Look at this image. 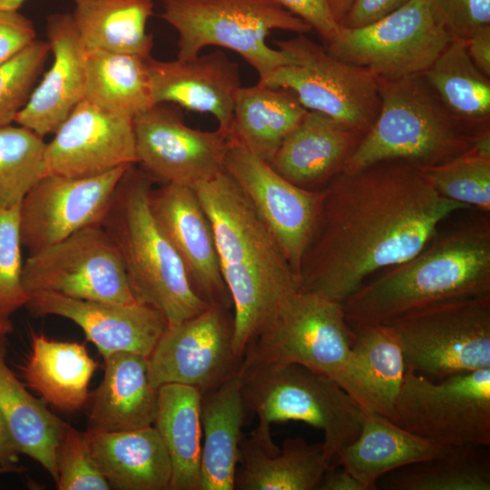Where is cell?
<instances>
[{"instance_id":"6da1fadb","label":"cell","mask_w":490,"mask_h":490,"mask_svg":"<svg viewBox=\"0 0 490 490\" xmlns=\"http://www.w3.org/2000/svg\"><path fill=\"white\" fill-rule=\"evenodd\" d=\"M300 290L343 303L366 279L421 251L453 215L471 209L439 195L405 161L340 172L323 189Z\"/></svg>"},{"instance_id":"7a4b0ae2","label":"cell","mask_w":490,"mask_h":490,"mask_svg":"<svg viewBox=\"0 0 490 490\" xmlns=\"http://www.w3.org/2000/svg\"><path fill=\"white\" fill-rule=\"evenodd\" d=\"M211 223L219 264L234 309L233 349L245 350L299 280L277 240L224 171L193 188Z\"/></svg>"},{"instance_id":"3957f363","label":"cell","mask_w":490,"mask_h":490,"mask_svg":"<svg viewBox=\"0 0 490 490\" xmlns=\"http://www.w3.org/2000/svg\"><path fill=\"white\" fill-rule=\"evenodd\" d=\"M443 224L421 251L343 302L351 325L382 324L435 304L490 294L489 212L476 210Z\"/></svg>"},{"instance_id":"277c9868","label":"cell","mask_w":490,"mask_h":490,"mask_svg":"<svg viewBox=\"0 0 490 490\" xmlns=\"http://www.w3.org/2000/svg\"><path fill=\"white\" fill-rule=\"evenodd\" d=\"M343 303L299 290L286 299L248 345L241 369L299 363L337 382L363 410L378 413L368 369L354 352Z\"/></svg>"},{"instance_id":"5b68a950","label":"cell","mask_w":490,"mask_h":490,"mask_svg":"<svg viewBox=\"0 0 490 490\" xmlns=\"http://www.w3.org/2000/svg\"><path fill=\"white\" fill-rule=\"evenodd\" d=\"M152 179L135 164L128 167L102 226L119 250L135 300L156 309L172 325L211 304L194 290L180 256L153 218Z\"/></svg>"},{"instance_id":"8992f818","label":"cell","mask_w":490,"mask_h":490,"mask_svg":"<svg viewBox=\"0 0 490 490\" xmlns=\"http://www.w3.org/2000/svg\"><path fill=\"white\" fill-rule=\"evenodd\" d=\"M377 116L347 160L342 172L354 173L387 161L434 166L472 147L475 132L450 113L422 74L377 77Z\"/></svg>"},{"instance_id":"52a82bcc","label":"cell","mask_w":490,"mask_h":490,"mask_svg":"<svg viewBox=\"0 0 490 490\" xmlns=\"http://www.w3.org/2000/svg\"><path fill=\"white\" fill-rule=\"evenodd\" d=\"M246 409L258 417L251 436L266 449L272 423L301 421L323 432L328 466L362 426L363 409L337 382L299 363H271L240 369Z\"/></svg>"},{"instance_id":"ba28073f","label":"cell","mask_w":490,"mask_h":490,"mask_svg":"<svg viewBox=\"0 0 490 490\" xmlns=\"http://www.w3.org/2000/svg\"><path fill=\"white\" fill-rule=\"evenodd\" d=\"M163 5L162 18L179 35L177 59H191L208 45L224 47L250 64L259 82L293 63L289 54L267 44L272 30L298 34L312 30L274 0H170Z\"/></svg>"},{"instance_id":"9c48e42d","label":"cell","mask_w":490,"mask_h":490,"mask_svg":"<svg viewBox=\"0 0 490 490\" xmlns=\"http://www.w3.org/2000/svg\"><path fill=\"white\" fill-rule=\"evenodd\" d=\"M387 324L406 369L434 380L490 368V294L435 304Z\"/></svg>"},{"instance_id":"30bf717a","label":"cell","mask_w":490,"mask_h":490,"mask_svg":"<svg viewBox=\"0 0 490 490\" xmlns=\"http://www.w3.org/2000/svg\"><path fill=\"white\" fill-rule=\"evenodd\" d=\"M446 446H490V368L434 380L406 369L388 417Z\"/></svg>"},{"instance_id":"8fae6325","label":"cell","mask_w":490,"mask_h":490,"mask_svg":"<svg viewBox=\"0 0 490 490\" xmlns=\"http://www.w3.org/2000/svg\"><path fill=\"white\" fill-rule=\"evenodd\" d=\"M275 44L293 63L259 83L290 91L308 111L323 113L363 135L368 131L380 107L377 76L372 71L333 56L304 34Z\"/></svg>"},{"instance_id":"7c38bea8","label":"cell","mask_w":490,"mask_h":490,"mask_svg":"<svg viewBox=\"0 0 490 490\" xmlns=\"http://www.w3.org/2000/svg\"><path fill=\"white\" fill-rule=\"evenodd\" d=\"M452 40L426 0H407L367 25H340L326 49L377 77L400 78L423 74Z\"/></svg>"},{"instance_id":"4fadbf2b","label":"cell","mask_w":490,"mask_h":490,"mask_svg":"<svg viewBox=\"0 0 490 490\" xmlns=\"http://www.w3.org/2000/svg\"><path fill=\"white\" fill-rule=\"evenodd\" d=\"M22 283L27 294L50 291L116 304L137 302L117 247L102 224L85 227L29 254Z\"/></svg>"},{"instance_id":"5bb4252c","label":"cell","mask_w":490,"mask_h":490,"mask_svg":"<svg viewBox=\"0 0 490 490\" xmlns=\"http://www.w3.org/2000/svg\"><path fill=\"white\" fill-rule=\"evenodd\" d=\"M211 304L201 313L167 325L147 358L151 385L181 384L210 392L241 368L233 349V317Z\"/></svg>"},{"instance_id":"9a60e30c","label":"cell","mask_w":490,"mask_h":490,"mask_svg":"<svg viewBox=\"0 0 490 490\" xmlns=\"http://www.w3.org/2000/svg\"><path fill=\"white\" fill-rule=\"evenodd\" d=\"M225 172L271 231L299 280L301 263L314 232L323 190H308L291 183L230 135Z\"/></svg>"},{"instance_id":"2e32d148","label":"cell","mask_w":490,"mask_h":490,"mask_svg":"<svg viewBox=\"0 0 490 490\" xmlns=\"http://www.w3.org/2000/svg\"><path fill=\"white\" fill-rule=\"evenodd\" d=\"M132 124L137 163L152 178L193 189L225 171L229 132L192 129L178 107L157 103Z\"/></svg>"},{"instance_id":"e0dca14e","label":"cell","mask_w":490,"mask_h":490,"mask_svg":"<svg viewBox=\"0 0 490 490\" xmlns=\"http://www.w3.org/2000/svg\"><path fill=\"white\" fill-rule=\"evenodd\" d=\"M130 166L90 177L43 176L20 205L22 246L33 254L85 227L102 224L116 186Z\"/></svg>"},{"instance_id":"ac0fdd59","label":"cell","mask_w":490,"mask_h":490,"mask_svg":"<svg viewBox=\"0 0 490 490\" xmlns=\"http://www.w3.org/2000/svg\"><path fill=\"white\" fill-rule=\"evenodd\" d=\"M44 152V175L82 178L136 164L132 119L83 99L54 132Z\"/></svg>"},{"instance_id":"d6986e66","label":"cell","mask_w":490,"mask_h":490,"mask_svg":"<svg viewBox=\"0 0 490 490\" xmlns=\"http://www.w3.org/2000/svg\"><path fill=\"white\" fill-rule=\"evenodd\" d=\"M150 208L180 256L196 293L227 309L231 298L223 280L211 223L192 188L165 183L150 192Z\"/></svg>"},{"instance_id":"ffe728a7","label":"cell","mask_w":490,"mask_h":490,"mask_svg":"<svg viewBox=\"0 0 490 490\" xmlns=\"http://www.w3.org/2000/svg\"><path fill=\"white\" fill-rule=\"evenodd\" d=\"M28 295L25 307L33 315H55L72 320L103 358L119 351L148 358L168 325L160 312L139 302L86 300L50 291Z\"/></svg>"},{"instance_id":"44dd1931","label":"cell","mask_w":490,"mask_h":490,"mask_svg":"<svg viewBox=\"0 0 490 490\" xmlns=\"http://www.w3.org/2000/svg\"><path fill=\"white\" fill-rule=\"evenodd\" d=\"M153 101L211 113L230 133L240 86L239 65L221 51L188 60H147Z\"/></svg>"},{"instance_id":"7402d4cb","label":"cell","mask_w":490,"mask_h":490,"mask_svg":"<svg viewBox=\"0 0 490 490\" xmlns=\"http://www.w3.org/2000/svg\"><path fill=\"white\" fill-rule=\"evenodd\" d=\"M46 36L53 62L15 121L41 137L58 129L85 90L86 47L71 15L48 16Z\"/></svg>"},{"instance_id":"603a6c76","label":"cell","mask_w":490,"mask_h":490,"mask_svg":"<svg viewBox=\"0 0 490 490\" xmlns=\"http://www.w3.org/2000/svg\"><path fill=\"white\" fill-rule=\"evenodd\" d=\"M362 137L323 113L308 111L269 164L291 183L313 190L342 172Z\"/></svg>"},{"instance_id":"cb8c5ba5","label":"cell","mask_w":490,"mask_h":490,"mask_svg":"<svg viewBox=\"0 0 490 490\" xmlns=\"http://www.w3.org/2000/svg\"><path fill=\"white\" fill-rule=\"evenodd\" d=\"M84 436L94 464L111 488L170 490L171 461L153 426L114 432L87 429Z\"/></svg>"},{"instance_id":"d4e9b609","label":"cell","mask_w":490,"mask_h":490,"mask_svg":"<svg viewBox=\"0 0 490 490\" xmlns=\"http://www.w3.org/2000/svg\"><path fill=\"white\" fill-rule=\"evenodd\" d=\"M103 359V377L93 397L87 429L114 432L152 426L158 388L149 381L147 358L119 351Z\"/></svg>"},{"instance_id":"484cf974","label":"cell","mask_w":490,"mask_h":490,"mask_svg":"<svg viewBox=\"0 0 490 490\" xmlns=\"http://www.w3.org/2000/svg\"><path fill=\"white\" fill-rule=\"evenodd\" d=\"M455 446L433 442L415 435L387 417L363 410L358 436L338 454L333 466H342L367 490L399 467L447 454Z\"/></svg>"},{"instance_id":"4316f807","label":"cell","mask_w":490,"mask_h":490,"mask_svg":"<svg viewBox=\"0 0 490 490\" xmlns=\"http://www.w3.org/2000/svg\"><path fill=\"white\" fill-rule=\"evenodd\" d=\"M246 415L240 370L202 394L200 490H233Z\"/></svg>"},{"instance_id":"83f0119b","label":"cell","mask_w":490,"mask_h":490,"mask_svg":"<svg viewBox=\"0 0 490 490\" xmlns=\"http://www.w3.org/2000/svg\"><path fill=\"white\" fill-rule=\"evenodd\" d=\"M96 368L83 344L32 332L31 351L21 371L25 386L44 402L74 411L88 401V386Z\"/></svg>"},{"instance_id":"f1b7e54d","label":"cell","mask_w":490,"mask_h":490,"mask_svg":"<svg viewBox=\"0 0 490 490\" xmlns=\"http://www.w3.org/2000/svg\"><path fill=\"white\" fill-rule=\"evenodd\" d=\"M240 468L235 488L240 490L318 489L328 466L322 443L303 437L287 438L281 448L270 451L251 435L240 443Z\"/></svg>"},{"instance_id":"f546056e","label":"cell","mask_w":490,"mask_h":490,"mask_svg":"<svg viewBox=\"0 0 490 490\" xmlns=\"http://www.w3.org/2000/svg\"><path fill=\"white\" fill-rule=\"evenodd\" d=\"M5 356V336H0V414L17 451L37 461L56 483V449L67 424L26 390Z\"/></svg>"},{"instance_id":"4dcf8cb0","label":"cell","mask_w":490,"mask_h":490,"mask_svg":"<svg viewBox=\"0 0 490 490\" xmlns=\"http://www.w3.org/2000/svg\"><path fill=\"white\" fill-rule=\"evenodd\" d=\"M201 396L197 387L181 384L158 387L153 426L171 461L170 490H200Z\"/></svg>"},{"instance_id":"1f68e13d","label":"cell","mask_w":490,"mask_h":490,"mask_svg":"<svg viewBox=\"0 0 490 490\" xmlns=\"http://www.w3.org/2000/svg\"><path fill=\"white\" fill-rule=\"evenodd\" d=\"M307 112L290 91L258 82L240 88L229 135L269 163Z\"/></svg>"},{"instance_id":"d6a6232c","label":"cell","mask_w":490,"mask_h":490,"mask_svg":"<svg viewBox=\"0 0 490 490\" xmlns=\"http://www.w3.org/2000/svg\"><path fill=\"white\" fill-rule=\"evenodd\" d=\"M74 24L86 49L150 56L146 25L152 0H70Z\"/></svg>"},{"instance_id":"836d02e7","label":"cell","mask_w":490,"mask_h":490,"mask_svg":"<svg viewBox=\"0 0 490 490\" xmlns=\"http://www.w3.org/2000/svg\"><path fill=\"white\" fill-rule=\"evenodd\" d=\"M150 56L86 49L83 99L132 119L144 113L155 105L147 64Z\"/></svg>"},{"instance_id":"e575fe53","label":"cell","mask_w":490,"mask_h":490,"mask_svg":"<svg viewBox=\"0 0 490 490\" xmlns=\"http://www.w3.org/2000/svg\"><path fill=\"white\" fill-rule=\"evenodd\" d=\"M444 106L474 132L489 127L490 79L474 64L463 39H453L422 74Z\"/></svg>"},{"instance_id":"d590c367","label":"cell","mask_w":490,"mask_h":490,"mask_svg":"<svg viewBox=\"0 0 490 490\" xmlns=\"http://www.w3.org/2000/svg\"><path fill=\"white\" fill-rule=\"evenodd\" d=\"M376 486L386 490H489V446H455L444 456L384 475Z\"/></svg>"},{"instance_id":"8d00e7d4","label":"cell","mask_w":490,"mask_h":490,"mask_svg":"<svg viewBox=\"0 0 490 490\" xmlns=\"http://www.w3.org/2000/svg\"><path fill=\"white\" fill-rule=\"evenodd\" d=\"M351 327L352 348L368 369L378 414L388 418L406 372L400 342L387 324Z\"/></svg>"},{"instance_id":"74e56055","label":"cell","mask_w":490,"mask_h":490,"mask_svg":"<svg viewBox=\"0 0 490 490\" xmlns=\"http://www.w3.org/2000/svg\"><path fill=\"white\" fill-rule=\"evenodd\" d=\"M46 143L33 131L0 125V207L20 205L31 188L44 176Z\"/></svg>"},{"instance_id":"f35d334b","label":"cell","mask_w":490,"mask_h":490,"mask_svg":"<svg viewBox=\"0 0 490 490\" xmlns=\"http://www.w3.org/2000/svg\"><path fill=\"white\" fill-rule=\"evenodd\" d=\"M419 169L442 197L490 212V158L470 148L448 162Z\"/></svg>"},{"instance_id":"ab89813d","label":"cell","mask_w":490,"mask_h":490,"mask_svg":"<svg viewBox=\"0 0 490 490\" xmlns=\"http://www.w3.org/2000/svg\"><path fill=\"white\" fill-rule=\"evenodd\" d=\"M50 54L48 42L35 39L0 65V125L15 121L28 102Z\"/></svg>"},{"instance_id":"60d3db41","label":"cell","mask_w":490,"mask_h":490,"mask_svg":"<svg viewBox=\"0 0 490 490\" xmlns=\"http://www.w3.org/2000/svg\"><path fill=\"white\" fill-rule=\"evenodd\" d=\"M20 205L0 207V319L4 320L29 299L22 283Z\"/></svg>"},{"instance_id":"b9f144b4","label":"cell","mask_w":490,"mask_h":490,"mask_svg":"<svg viewBox=\"0 0 490 490\" xmlns=\"http://www.w3.org/2000/svg\"><path fill=\"white\" fill-rule=\"evenodd\" d=\"M59 490H109L111 486L94 464L84 433L66 425L56 449Z\"/></svg>"},{"instance_id":"7bdbcfd3","label":"cell","mask_w":490,"mask_h":490,"mask_svg":"<svg viewBox=\"0 0 490 490\" xmlns=\"http://www.w3.org/2000/svg\"><path fill=\"white\" fill-rule=\"evenodd\" d=\"M453 39L467 40L490 26V0H426Z\"/></svg>"},{"instance_id":"ee69618b","label":"cell","mask_w":490,"mask_h":490,"mask_svg":"<svg viewBox=\"0 0 490 490\" xmlns=\"http://www.w3.org/2000/svg\"><path fill=\"white\" fill-rule=\"evenodd\" d=\"M36 39L30 19L19 11L0 10V65Z\"/></svg>"},{"instance_id":"f6af8a7d","label":"cell","mask_w":490,"mask_h":490,"mask_svg":"<svg viewBox=\"0 0 490 490\" xmlns=\"http://www.w3.org/2000/svg\"><path fill=\"white\" fill-rule=\"evenodd\" d=\"M285 9L304 20L312 30L329 43L340 24L335 20L327 0H274Z\"/></svg>"},{"instance_id":"bcb514c9","label":"cell","mask_w":490,"mask_h":490,"mask_svg":"<svg viewBox=\"0 0 490 490\" xmlns=\"http://www.w3.org/2000/svg\"><path fill=\"white\" fill-rule=\"evenodd\" d=\"M407 0H354L340 25L355 28L371 24L403 5Z\"/></svg>"},{"instance_id":"7dc6e473","label":"cell","mask_w":490,"mask_h":490,"mask_svg":"<svg viewBox=\"0 0 490 490\" xmlns=\"http://www.w3.org/2000/svg\"><path fill=\"white\" fill-rule=\"evenodd\" d=\"M466 43L467 54L474 64L490 77V26L479 30Z\"/></svg>"},{"instance_id":"c3c4849f","label":"cell","mask_w":490,"mask_h":490,"mask_svg":"<svg viewBox=\"0 0 490 490\" xmlns=\"http://www.w3.org/2000/svg\"><path fill=\"white\" fill-rule=\"evenodd\" d=\"M319 490H367L366 486L342 466H331L325 471Z\"/></svg>"},{"instance_id":"681fc988","label":"cell","mask_w":490,"mask_h":490,"mask_svg":"<svg viewBox=\"0 0 490 490\" xmlns=\"http://www.w3.org/2000/svg\"><path fill=\"white\" fill-rule=\"evenodd\" d=\"M18 453L0 414V465L14 466L18 461Z\"/></svg>"},{"instance_id":"f907efd6","label":"cell","mask_w":490,"mask_h":490,"mask_svg":"<svg viewBox=\"0 0 490 490\" xmlns=\"http://www.w3.org/2000/svg\"><path fill=\"white\" fill-rule=\"evenodd\" d=\"M335 20L341 24L354 0H327Z\"/></svg>"},{"instance_id":"816d5d0a","label":"cell","mask_w":490,"mask_h":490,"mask_svg":"<svg viewBox=\"0 0 490 490\" xmlns=\"http://www.w3.org/2000/svg\"><path fill=\"white\" fill-rule=\"evenodd\" d=\"M26 0H0V10L19 11Z\"/></svg>"},{"instance_id":"f5cc1de1","label":"cell","mask_w":490,"mask_h":490,"mask_svg":"<svg viewBox=\"0 0 490 490\" xmlns=\"http://www.w3.org/2000/svg\"><path fill=\"white\" fill-rule=\"evenodd\" d=\"M12 331L10 320L0 319V336H5Z\"/></svg>"},{"instance_id":"db71d44e","label":"cell","mask_w":490,"mask_h":490,"mask_svg":"<svg viewBox=\"0 0 490 490\" xmlns=\"http://www.w3.org/2000/svg\"><path fill=\"white\" fill-rule=\"evenodd\" d=\"M16 471H19V468L15 467V466H0V474L16 472Z\"/></svg>"},{"instance_id":"11a10c76","label":"cell","mask_w":490,"mask_h":490,"mask_svg":"<svg viewBox=\"0 0 490 490\" xmlns=\"http://www.w3.org/2000/svg\"><path fill=\"white\" fill-rule=\"evenodd\" d=\"M162 3L168 2L170 0H161Z\"/></svg>"}]
</instances>
